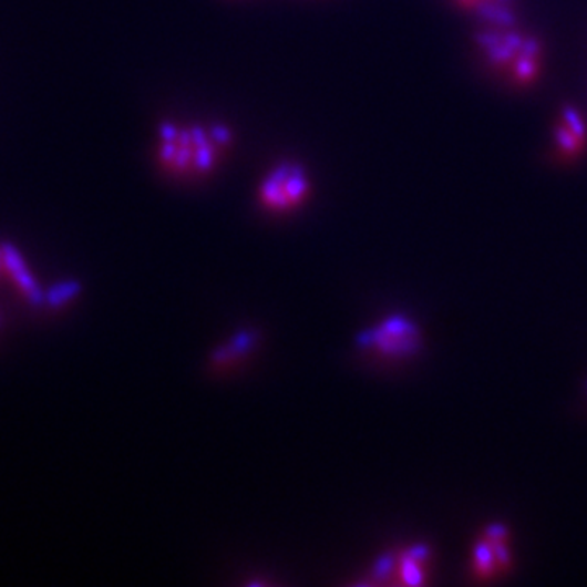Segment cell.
<instances>
[{
    "label": "cell",
    "instance_id": "cell-1",
    "mask_svg": "<svg viewBox=\"0 0 587 587\" xmlns=\"http://www.w3.org/2000/svg\"><path fill=\"white\" fill-rule=\"evenodd\" d=\"M475 44L483 62L513 87L528 89L540 79L544 47L537 38L517 30L516 25H482L476 31Z\"/></svg>",
    "mask_w": 587,
    "mask_h": 587
},
{
    "label": "cell",
    "instance_id": "cell-2",
    "mask_svg": "<svg viewBox=\"0 0 587 587\" xmlns=\"http://www.w3.org/2000/svg\"><path fill=\"white\" fill-rule=\"evenodd\" d=\"M230 131L223 126L210 130L202 126L161 127L158 155L168 168L176 172H209L217 161V148L229 143Z\"/></svg>",
    "mask_w": 587,
    "mask_h": 587
},
{
    "label": "cell",
    "instance_id": "cell-3",
    "mask_svg": "<svg viewBox=\"0 0 587 587\" xmlns=\"http://www.w3.org/2000/svg\"><path fill=\"white\" fill-rule=\"evenodd\" d=\"M310 179L300 165L292 162L276 165L260 185V199L272 210H289L307 198Z\"/></svg>",
    "mask_w": 587,
    "mask_h": 587
},
{
    "label": "cell",
    "instance_id": "cell-4",
    "mask_svg": "<svg viewBox=\"0 0 587 587\" xmlns=\"http://www.w3.org/2000/svg\"><path fill=\"white\" fill-rule=\"evenodd\" d=\"M554 155L559 162H575L587 152V121L576 106L563 105L552 131Z\"/></svg>",
    "mask_w": 587,
    "mask_h": 587
},
{
    "label": "cell",
    "instance_id": "cell-5",
    "mask_svg": "<svg viewBox=\"0 0 587 587\" xmlns=\"http://www.w3.org/2000/svg\"><path fill=\"white\" fill-rule=\"evenodd\" d=\"M420 331L402 317H392L362 337L365 347L378 348L383 354L405 356L420 347Z\"/></svg>",
    "mask_w": 587,
    "mask_h": 587
},
{
    "label": "cell",
    "instance_id": "cell-6",
    "mask_svg": "<svg viewBox=\"0 0 587 587\" xmlns=\"http://www.w3.org/2000/svg\"><path fill=\"white\" fill-rule=\"evenodd\" d=\"M462 10L478 17L483 25H514V0H454Z\"/></svg>",
    "mask_w": 587,
    "mask_h": 587
},
{
    "label": "cell",
    "instance_id": "cell-7",
    "mask_svg": "<svg viewBox=\"0 0 587 587\" xmlns=\"http://www.w3.org/2000/svg\"><path fill=\"white\" fill-rule=\"evenodd\" d=\"M493 559L495 558H493L492 548H490L488 545L480 544L478 547H476L475 565L480 573H483V575H490L493 565H495Z\"/></svg>",
    "mask_w": 587,
    "mask_h": 587
}]
</instances>
